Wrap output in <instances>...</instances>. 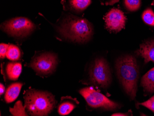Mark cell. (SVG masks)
Returning <instances> with one entry per match:
<instances>
[{"label": "cell", "mask_w": 154, "mask_h": 116, "mask_svg": "<svg viewBox=\"0 0 154 116\" xmlns=\"http://www.w3.org/2000/svg\"><path fill=\"white\" fill-rule=\"evenodd\" d=\"M0 89H1V90H0V94L2 95L4 93L5 89L4 85L2 83H1V86H0Z\"/></svg>", "instance_id": "21"}, {"label": "cell", "mask_w": 154, "mask_h": 116, "mask_svg": "<svg viewBox=\"0 0 154 116\" xmlns=\"http://www.w3.org/2000/svg\"><path fill=\"white\" fill-rule=\"evenodd\" d=\"M105 27L108 31L117 33L122 31L125 27L127 17L122 10L112 8L104 17Z\"/></svg>", "instance_id": "8"}, {"label": "cell", "mask_w": 154, "mask_h": 116, "mask_svg": "<svg viewBox=\"0 0 154 116\" xmlns=\"http://www.w3.org/2000/svg\"><path fill=\"white\" fill-rule=\"evenodd\" d=\"M9 45L2 43L0 45V57L1 58L4 59L6 57L7 51L8 50Z\"/></svg>", "instance_id": "20"}, {"label": "cell", "mask_w": 154, "mask_h": 116, "mask_svg": "<svg viewBox=\"0 0 154 116\" xmlns=\"http://www.w3.org/2000/svg\"><path fill=\"white\" fill-rule=\"evenodd\" d=\"M151 5L154 6V0H153V2H152V3H151Z\"/></svg>", "instance_id": "23"}, {"label": "cell", "mask_w": 154, "mask_h": 116, "mask_svg": "<svg viewBox=\"0 0 154 116\" xmlns=\"http://www.w3.org/2000/svg\"><path fill=\"white\" fill-rule=\"evenodd\" d=\"M23 84L20 83H16L10 85L7 88L5 94V101L8 103L16 100L20 94Z\"/></svg>", "instance_id": "10"}, {"label": "cell", "mask_w": 154, "mask_h": 116, "mask_svg": "<svg viewBox=\"0 0 154 116\" xmlns=\"http://www.w3.org/2000/svg\"><path fill=\"white\" fill-rule=\"evenodd\" d=\"M25 106L22 105L20 101H17L14 108H10V112L14 116H28L25 111Z\"/></svg>", "instance_id": "18"}, {"label": "cell", "mask_w": 154, "mask_h": 116, "mask_svg": "<svg viewBox=\"0 0 154 116\" xmlns=\"http://www.w3.org/2000/svg\"><path fill=\"white\" fill-rule=\"evenodd\" d=\"M141 85L144 92L147 93L154 92V67L149 70L142 77Z\"/></svg>", "instance_id": "11"}, {"label": "cell", "mask_w": 154, "mask_h": 116, "mask_svg": "<svg viewBox=\"0 0 154 116\" xmlns=\"http://www.w3.org/2000/svg\"><path fill=\"white\" fill-rule=\"evenodd\" d=\"M140 105L147 107L154 112V96L149 99V100L140 104Z\"/></svg>", "instance_id": "19"}, {"label": "cell", "mask_w": 154, "mask_h": 116, "mask_svg": "<svg viewBox=\"0 0 154 116\" xmlns=\"http://www.w3.org/2000/svg\"><path fill=\"white\" fill-rule=\"evenodd\" d=\"M112 116H128V114H125V113H116L112 114Z\"/></svg>", "instance_id": "22"}, {"label": "cell", "mask_w": 154, "mask_h": 116, "mask_svg": "<svg viewBox=\"0 0 154 116\" xmlns=\"http://www.w3.org/2000/svg\"><path fill=\"white\" fill-rule=\"evenodd\" d=\"M124 5L128 11L135 12L140 8L141 0H124Z\"/></svg>", "instance_id": "17"}, {"label": "cell", "mask_w": 154, "mask_h": 116, "mask_svg": "<svg viewBox=\"0 0 154 116\" xmlns=\"http://www.w3.org/2000/svg\"><path fill=\"white\" fill-rule=\"evenodd\" d=\"M59 32L64 38L72 42L84 43L92 37L93 27L86 19L70 15L63 20Z\"/></svg>", "instance_id": "2"}, {"label": "cell", "mask_w": 154, "mask_h": 116, "mask_svg": "<svg viewBox=\"0 0 154 116\" xmlns=\"http://www.w3.org/2000/svg\"><path fill=\"white\" fill-rule=\"evenodd\" d=\"M58 64L57 56L52 53H40L32 59L29 66L39 76H47L52 74Z\"/></svg>", "instance_id": "6"}, {"label": "cell", "mask_w": 154, "mask_h": 116, "mask_svg": "<svg viewBox=\"0 0 154 116\" xmlns=\"http://www.w3.org/2000/svg\"><path fill=\"white\" fill-rule=\"evenodd\" d=\"M91 3V0H69L68 5L72 10L81 12L87 8Z\"/></svg>", "instance_id": "13"}, {"label": "cell", "mask_w": 154, "mask_h": 116, "mask_svg": "<svg viewBox=\"0 0 154 116\" xmlns=\"http://www.w3.org/2000/svg\"><path fill=\"white\" fill-rule=\"evenodd\" d=\"M116 69L125 91L134 99L136 96L139 74L136 59L130 55L121 57L117 61Z\"/></svg>", "instance_id": "1"}, {"label": "cell", "mask_w": 154, "mask_h": 116, "mask_svg": "<svg viewBox=\"0 0 154 116\" xmlns=\"http://www.w3.org/2000/svg\"><path fill=\"white\" fill-rule=\"evenodd\" d=\"M21 52L19 48L15 45H9L6 57L11 61L18 60L20 58Z\"/></svg>", "instance_id": "15"}, {"label": "cell", "mask_w": 154, "mask_h": 116, "mask_svg": "<svg viewBox=\"0 0 154 116\" xmlns=\"http://www.w3.org/2000/svg\"><path fill=\"white\" fill-rule=\"evenodd\" d=\"M91 83L101 88H106L111 83L112 76L109 64L103 58L96 59L90 67Z\"/></svg>", "instance_id": "4"}, {"label": "cell", "mask_w": 154, "mask_h": 116, "mask_svg": "<svg viewBox=\"0 0 154 116\" xmlns=\"http://www.w3.org/2000/svg\"><path fill=\"white\" fill-rule=\"evenodd\" d=\"M24 99L27 111L32 116H47L52 112L57 103L51 92L34 89L26 92Z\"/></svg>", "instance_id": "3"}, {"label": "cell", "mask_w": 154, "mask_h": 116, "mask_svg": "<svg viewBox=\"0 0 154 116\" xmlns=\"http://www.w3.org/2000/svg\"><path fill=\"white\" fill-rule=\"evenodd\" d=\"M75 107L76 106L70 101H64L60 104L58 112L61 116H65L70 114Z\"/></svg>", "instance_id": "14"}, {"label": "cell", "mask_w": 154, "mask_h": 116, "mask_svg": "<svg viewBox=\"0 0 154 116\" xmlns=\"http://www.w3.org/2000/svg\"><path fill=\"white\" fill-rule=\"evenodd\" d=\"M136 53L144 58L145 64L150 61L154 62V39L147 41L141 44Z\"/></svg>", "instance_id": "9"}, {"label": "cell", "mask_w": 154, "mask_h": 116, "mask_svg": "<svg viewBox=\"0 0 154 116\" xmlns=\"http://www.w3.org/2000/svg\"><path fill=\"white\" fill-rule=\"evenodd\" d=\"M79 93L86 100L88 105L94 108H101L107 110H115L120 107L118 104L109 99L91 87H85Z\"/></svg>", "instance_id": "7"}, {"label": "cell", "mask_w": 154, "mask_h": 116, "mask_svg": "<svg viewBox=\"0 0 154 116\" xmlns=\"http://www.w3.org/2000/svg\"><path fill=\"white\" fill-rule=\"evenodd\" d=\"M143 22L151 27H154V12L150 8H146L142 15Z\"/></svg>", "instance_id": "16"}, {"label": "cell", "mask_w": 154, "mask_h": 116, "mask_svg": "<svg viewBox=\"0 0 154 116\" xmlns=\"http://www.w3.org/2000/svg\"><path fill=\"white\" fill-rule=\"evenodd\" d=\"M1 28L10 36L22 38L30 35L36 28V26L27 18L16 17L3 22Z\"/></svg>", "instance_id": "5"}, {"label": "cell", "mask_w": 154, "mask_h": 116, "mask_svg": "<svg viewBox=\"0 0 154 116\" xmlns=\"http://www.w3.org/2000/svg\"><path fill=\"white\" fill-rule=\"evenodd\" d=\"M22 64L20 63H9L6 67V72L9 79L16 80L22 72Z\"/></svg>", "instance_id": "12"}]
</instances>
